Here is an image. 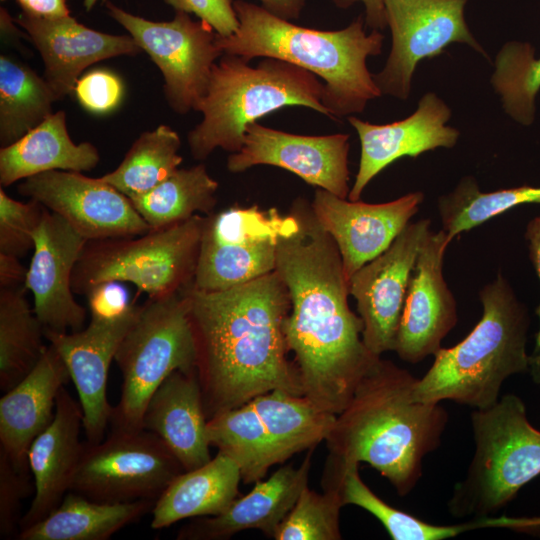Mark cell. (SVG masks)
<instances>
[{
  "mask_svg": "<svg viewBox=\"0 0 540 540\" xmlns=\"http://www.w3.org/2000/svg\"><path fill=\"white\" fill-rule=\"evenodd\" d=\"M290 211L297 223L279 237L275 266L290 298L284 335L302 395L337 415L381 356L363 342V322L349 307L348 280L335 241L311 203L298 198Z\"/></svg>",
  "mask_w": 540,
  "mask_h": 540,
  "instance_id": "6da1fadb",
  "label": "cell"
},
{
  "mask_svg": "<svg viewBox=\"0 0 540 540\" xmlns=\"http://www.w3.org/2000/svg\"><path fill=\"white\" fill-rule=\"evenodd\" d=\"M188 294L208 419L272 390L302 395L283 330L289 293L276 270L219 291L192 283Z\"/></svg>",
  "mask_w": 540,
  "mask_h": 540,
  "instance_id": "7a4b0ae2",
  "label": "cell"
},
{
  "mask_svg": "<svg viewBox=\"0 0 540 540\" xmlns=\"http://www.w3.org/2000/svg\"><path fill=\"white\" fill-rule=\"evenodd\" d=\"M418 378L381 357L336 415L325 442L327 462L369 464L399 496L408 495L423 473V460L436 450L448 423L440 403L413 396Z\"/></svg>",
  "mask_w": 540,
  "mask_h": 540,
  "instance_id": "3957f363",
  "label": "cell"
},
{
  "mask_svg": "<svg viewBox=\"0 0 540 540\" xmlns=\"http://www.w3.org/2000/svg\"><path fill=\"white\" fill-rule=\"evenodd\" d=\"M233 5L239 28L228 37L217 34L222 51L248 62L277 58L313 73L324 83L322 102L329 118L361 113L382 95L367 58L381 54L384 36L380 30L367 34L362 16L343 29L324 31L295 25L243 0Z\"/></svg>",
  "mask_w": 540,
  "mask_h": 540,
  "instance_id": "277c9868",
  "label": "cell"
},
{
  "mask_svg": "<svg viewBox=\"0 0 540 540\" xmlns=\"http://www.w3.org/2000/svg\"><path fill=\"white\" fill-rule=\"evenodd\" d=\"M479 299L481 319L462 341L436 352L431 367L414 386L416 400H451L485 409L499 400L507 378L529 372L530 317L525 305L501 273L480 290Z\"/></svg>",
  "mask_w": 540,
  "mask_h": 540,
  "instance_id": "5b68a950",
  "label": "cell"
},
{
  "mask_svg": "<svg viewBox=\"0 0 540 540\" xmlns=\"http://www.w3.org/2000/svg\"><path fill=\"white\" fill-rule=\"evenodd\" d=\"M324 83L289 62L263 57L256 66L223 54L213 65L207 91L195 107L202 120L187 134L190 153L205 160L217 148L240 151L246 127L287 106H303L329 117Z\"/></svg>",
  "mask_w": 540,
  "mask_h": 540,
  "instance_id": "8992f818",
  "label": "cell"
},
{
  "mask_svg": "<svg viewBox=\"0 0 540 540\" xmlns=\"http://www.w3.org/2000/svg\"><path fill=\"white\" fill-rule=\"evenodd\" d=\"M475 453L466 476L447 502L456 518L494 516L540 474V431L529 422L523 401L506 394L471 415Z\"/></svg>",
  "mask_w": 540,
  "mask_h": 540,
  "instance_id": "52a82bcc",
  "label": "cell"
},
{
  "mask_svg": "<svg viewBox=\"0 0 540 540\" xmlns=\"http://www.w3.org/2000/svg\"><path fill=\"white\" fill-rule=\"evenodd\" d=\"M205 216L135 236L89 240L72 274L74 294L85 296L106 282H128L149 298L193 283Z\"/></svg>",
  "mask_w": 540,
  "mask_h": 540,
  "instance_id": "ba28073f",
  "label": "cell"
},
{
  "mask_svg": "<svg viewBox=\"0 0 540 540\" xmlns=\"http://www.w3.org/2000/svg\"><path fill=\"white\" fill-rule=\"evenodd\" d=\"M114 360L122 374V389L109 424L140 429L147 404L165 378L176 370H196L188 286L163 297H148Z\"/></svg>",
  "mask_w": 540,
  "mask_h": 540,
  "instance_id": "9c48e42d",
  "label": "cell"
},
{
  "mask_svg": "<svg viewBox=\"0 0 540 540\" xmlns=\"http://www.w3.org/2000/svg\"><path fill=\"white\" fill-rule=\"evenodd\" d=\"M183 471L154 433L111 428L106 439L84 442L69 491L103 503L156 501Z\"/></svg>",
  "mask_w": 540,
  "mask_h": 540,
  "instance_id": "30bf717a",
  "label": "cell"
},
{
  "mask_svg": "<svg viewBox=\"0 0 540 540\" xmlns=\"http://www.w3.org/2000/svg\"><path fill=\"white\" fill-rule=\"evenodd\" d=\"M297 223L293 212L231 206L205 216L193 287L229 289L275 270L279 237Z\"/></svg>",
  "mask_w": 540,
  "mask_h": 540,
  "instance_id": "8fae6325",
  "label": "cell"
},
{
  "mask_svg": "<svg viewBox=\"0 0 540 540\" xmlns=\"http://www.w3.org/2000/svg\"><path fill=\"white\" fill-rule=\"evenodd\" d=\"M106 9L161 71L171 110L179 115L195 110L207 91L213 65L224 54L213 28L181 11L169 21H152L110 1Z\"/></svg>",
  "mask_w": 540,
  "mask_h": 540,
  "instance_id": "7c38bea8",
  "label": "cell"
},
{
  "mask_svg": "<svg viewBox=\"0 0 540 540\" xmlns=\"http://www.w3.org/2000/svg\"><path fill=\"white\" fill-rule=\"evenodd\" d=\"M469 0H384L392 46L383 69L373 74L382 95L407 100L417 64L452 43L488 57L465 21Z\"/></svg>",
  "mask_w": 540,
  "mask_h": 540,
  "instance_id": "4fadbf2b",
  "label": "cell"
},
{
  "mask_svg": "<svg viewBox=\"0 0 540 540\" xmlns=\"http://www.w3.org/2000/svg\"><path fill=\"white\" fill-rule=\"evenodd\" d=\"M430 231L429 219L410 222L383 253L348 279L363 322V342L376 356L394 351L411 273Z\"/></svg>",
  "mask_w": 540,
  "mask_h": 540,
  "instance_id": "5bb4252c",
  "label": "cell"
},
{
  "mask_svg": "<svg viewBox=\"0 0 540 540\" xmlns=\"http://www.w3.org/2000/svg\"><path fill=\"white\" fill-rule=\"evenodd\" d=\"M17 190L60 215L88 241L151 230L131 200L101 177L52 170L22 180Z\"/></svg>",
  "mask_w": 540,
  "mask_h": 540,
  "instance_id": "9a60e30c",
  "label": "cell"
},
{
  "mask_svg": "<svg viewBox=\"0 0 540 540\" xmlns=\"http://www.w3.org/2000/svg\"><path fill=\"white\" fill-rule=\"evenodd\" d=\"M350 136L297 135L254 122L246 127L240 151L230 153L227 169L241 173L257 165L283 168L307 184L348 198Z\"/></svg>",
  "mask_w": 540,
  "mask_h": 540,
  "instance_id": "2e32d148",
  "label": "cell"
},
{
  "mask_svg": "<svg viewBox=\"0 0 540 540\" xmlns=\"http://www.w3.org/2000/svg\"><path fill=\"white\" fill-rule=\"evenodd\" d=\"M139 306L131 303L124 312L113 317L91 316L88 326L76 332L44 329V338L62 357L76 387L83 412V429L90 443L104 439L113 411L106 395L110 364Z\"/></svg>",
  "mask_w": 540,
  "mask_h": 540,
  "instance_id": "e0dca14e",
  "label": "cell"
},
{
  "mask_svg": "<svg viewBox=\"0 0 540 540\" xmlns=\"http://www.w3.org/2000/svg\"><path fill=\"white\" fill-rule=\"evenodd\" d=\"M452 240L444 230L430 231L413 267L394 352L408 363L434 356L458 320L456 299L443 275Z\"/></svg>",
  "mask_w": 540,
  "mask_h": 540,
  "instance_id": "ac0fdd59",
  "label": "cell"
},
{
  "mask_svg": "<svg viewBox=\"0 0 540 540\" xmlns=\"http://www.w3.org/2000/svg\"><path fill=\"white\" fill-rule=\"evenodd\" d=\"M87 239L64 218L45 208L34 233V249L25 287L33 295L34 312L45 330L76 332L86 309L74 298L72 274Z\"/></svg>",
  "mask_w": 540,
  "mask_h": 540,
  "instance_id": "d6986e66",
  "label": "cell"
},
{
  "mask_svg": "<svg viewBox=\"0 0 540 540\" xmlns=\"http://www.w3.org/2000/svg\"><path fill=\"white\" fill-rule=\"evenodd\" d=\"M424 194L408 193L386 203L351 201L317 188L313 213L339 250L347 280L383 253L418 212Z\"/></svg>",
  "mask_w": 540,
  "mask_h": 540,
  "instance_id": "ffe728a7",
  "label": "cell"
},
{
  "mask_svg": "<svg viewBox=\"0 0 540 540\" xmlns=\"http://www.w3.org/2000/svg\"><path fill=\"white\" fill-rule=\"evenodd\" d=\"M450 117L448 105L433 92L421 97L414 113L396 122L373 124L355 116L347 117L361 145L359 168L349 200H359L369 182L394 161L454 147L460 132L446 125Z\"/></svg>",
  "mask_w": 540,
  "mask_h": 540,
  "instance_id": "44dd1931",
  "label": "cell"
},
{
  "mask_svg": "<svg viewBox=\"0 0 540 540\" xmlns=\"http://www.w3.org/2000/svg\"><path fill=\"white\" fill-rule=\"evenodd\" d=\"M39 52L44 78L57 100L74 92L81 73L89 66L142 50L131 35L94 30L72 16L43 18L21 11L15 19Z\"/></svg>",
  "mask_w": 540,
  "mask_h": 540,
  "instance_id": "7402d4cb",
  "label": "cell"
},
{
  "mask_svg": "<svg viewBox=\"0 0 540 540\" xmlns=\"http://www.w3.org/2000/svg\"><path fill=\"white\" fill-rule=\"evenodd\" d=\"M81 427V404L62 387L57 395L52 422L33 440L28 451L35 495L20 519L19 531L44 519L69 491L84 446L79 439Z\"/></svg>",
  "mask_w": 540,
  "mask_h": 540,
  "instance_id": "603a6c76",
  "label": "cell"
},
{
  "mask_svg": "<svg viewBox=\"0 0 540 540\" xmlns=\"http://www.w3.org/2000/svg\"><path fill=\"white\" fill-rule=\"evenodd\" d=\"M71 380L56 348L49 344L35 367L0 399V449L21 472H31L28 451L52 422L59 391Z\"/></svg>",
  "mask_w": 540,
  "mask_h": 540,
  "instance_id": "cb8c5ba5",
  "label": "cell"
},
{
  "mask_svg": "<svg viewBox=\"0 0 540 540\" xmlns=\"http://www.w3.org/2000/svg\"><path fill=\"white\" fill-rule=\"evenodd\" d=\"M313 449L298 467L282 466L267 480L255 482L249 493L238 496L222 513L191 521L178 532L177 539L222 540L248 529L260 530L273 538L308 486Z\"/></svg>",
  "mask_w": 540,
  "mask_h": 540,
  "instance_id": "d4e9b609",
  "label": "cell"
},
{
  "mask_svg": "<svg viewBox=\"0 0 540 540\" xmlns=\"http://www.w3.org/2000/svg\"><path fill=\"white\" fill-rule=\"evenodd\" d=\"M207 421L197 371L176 370L151 396L142 428L157 435L174 454L184 471L208 463L212 457Z\"/></svg>",
  "mask_w": 540,
  "mask_h": 540,
  "instance_id": "484cf974",
  "label": "cell"
},
{
  "mask_svg": "<svg viewBox=\"0 0 540 540\" xmlns=\"http://www.w3.org/2000/svg\"><path fill=\"white\" fill-rule=\"evenodd\" d=\"M100 161L98 149L90 142L76 144L69 135L66 114L53 112L19 140L0 149V184L17 181L52 170L90 171Z\"/></svg>",
  "mask_w": 540,
  "mask_h": 540,
  "instance_id": "4316f807",
  "label": "cell"
},
{
  "mask_svg": "<svg viewBox=\"0 0 540 540\" xmlns=\"http://www.w3.org/2000/svg\"><path fill=\"white\" fill-rule=\"evenodd\" d=\"M241 480L236 461L218 451L208 463L171 481L152 508L151 527L162 529L186 518L222 513L239 496Z\"/></svg>",
  "mask_w": 540,
  "mask_h": 540,
  "instance_id": "83f0119b",
  "label": "cell"
},
{
  "mask_svg": "<svg viewBox=\"0 0 540 540\" xmlns=\"http://www.w3.org/2000/svg\"><path fill=\"white\" fill-rule=\"evenodd\" d=\"M156 501L124 503L93 501L68 491L49 515L20 530L19 540H107L152 511Z\"/></svg>",
  "mask_w": 540,
  "mask_h": 540,
  "instance_id": "f1b7e54d",
  "label": "cell"
},
{
  "mask_svg": "<svg viewBox=\"0 0 540 540\" xmlns=\"http://www.w3.org/2000/svg\"><path fill=\"white\" fill-rule=\"evenodd\" d=\"M58 101L44 77L26 63L0 56V144H13L53 113Z\"/></svg>",
  "mask_w": 540,
  "mask_h": 540,
  "instance_id": "f546056e",
  "label": "cell"
},
{
  "mask_svg": "<svg viewBox=\"0 0 540 540\" xmlns=\"http://www.w3.org/2000/svg\"><path fill=\"white\" fill-rule=\"evenodd\" d=\"M25 285L0 288V389L17 385L46 349L44 327L26 299Z\"/></svg>",
  "mask_w": 540,
  "mask_h": 540,
  "instance_id": "4dcf8cb0",
  "label": "cell"
},
{
  "mask_svg": "<svg viewBox=\"0 0 540 540\" xmlns=\"http://www.w3.org/2000/svg\"><path fill=\"white\" fill-rule=\"evenodd\" d=\"M218 186L201 163L177 169L149 192L130 200L151 229H160L186 221L197 213H213Z\"/></svg>",
  "mask_w": 540,
  "mask_h": 540,
  "instance_id": "1f68e13d",
  "label": "cell"
},
{
  "mask_svg": "<svg viewBox=\"0 0 540 540\" xmlns=\"http://www.w3.org/2000/svg\"><path fill=\"white\" fill-rule=\"evenodd\" d=\"M180 147L178 133L167 125H159L143 132L118 167L101 179L129 199L143 195L179 169L183 162L178 154Z\"/></svg>",
  "mask_w": 540,
  "mask_h": 540,
  "instance_id": "d6a6232c",
  "label": "cell"
},
{
  "mask_svg": "<svg viewBox=\"0 0 540 540\" xmlns=\"http://www.w3.org/2000/svg\"><path fill=\"white\" fill-rule=\"evenodd\" d=\"M540 204V187L519 186L483 192L475 178L464 177L455 189L437 201L442 230L453 240L514 207Z\"/></svg>",
  "mask_w": 540,
  "mask_h": 540,
  "instance_id": "836d02e7",
  "label": "cell"
},
{
  "mask_svg": "<svg viewBox=\"0 0 540 540\" xmlns=\"http://www.w3.org/2000/svg\"><path fill=\"white\" fill-rule=\"evenodd\" d=\"M491 84L503 109L514 121L530 126L535 119L540 91V57L530 43H505L495 58Z\"/></svg>",
  "mask_w": 540,
  "mask_h": 540,
  "instance_id": "e575fe53",
  "label": "cell"
},
{
  "mask_svg": "<svg viewBox=\"0 0 540 540\" xmlns=\"http://www.w3.org/2000/svg\"><path fill=\"white\" fill-rule=\"evenodd\" d=\"M336 490L317 493L307 486L275 531L276 540H340V511Z\"/></svg>",
  "mask_w": 540,
  "mask_h": 540,
  "instance_id": "d590c367",
  "label": "cell"
},
{
  "mask_svg": "<svg viewBox=\"0 0 540 540\" xmlns=\"http://www.w3.org/2000/svg\"><path fill=\"white\" fill-rule=\"evenodd\" d=\"M45 207L30 199L21 202L0 189V254L18 258L34 249V233Z\"/></svg>",
  "mask_w": 540,
  "mask_h": 540,
  "instance_id": "8d00e7d4",
  "label": "cell"
},
{
  "mask_svg": "<svg viewBox=\"0 0 540 540\" xmlns=\"http://www.w3.org/2000/svg\"><path fill=\"white\" fill-rule=\"evenodd\" d=\"M29 473L18 471L0 449V536L10 538L19 529V509L31 491Z\"/></svg>",
  "mask_w": 540,
  "mask_h": 540,
  "instance_id": "74e56055",
  "label": "cell"
},
{
  "mask_svg": "<svg viewBox=\"0 0 540 540\" xmlns=\"http://www.w3.org/2000/svg\"><path fill=\"white\" fill-rule=\"evenodd\" d=\"M74 92L84 109L104 114L115 109L120 103L123 96V83L113 72L97 69L80 77Z\"/></svg>",
  "mask_w": 540,
  "mask_h": 540,
  "instance_id": "f35d334b",
  "label": "cell"
},
{
  "mask_svg": "<svg viewBox=\"0 0 540 540\" xmlns=\"http://www.w3.org/2000/svg\"><path fill=\"white\" fill-rule=\"evenodd\" d=\"M175 11L196 15L221 37L235 34L239 21L232 0H163Z\"/></svg>",
  "mask_w": 540,
  "mask_h": 540,
  "instance_id": "ab89813d",
  "label": "cell"
},
{
  "mask_svg": "<svg viewBox=\"0 0 540 540\" xmlns=\"http://www.w3.org/2000/svg\"><path fill=\"white\" fill-rule=\"evenodd\" d=\"M85 297L88 300L91 316L113 317L124 312L128 302L126 290L118 282H106L91 289Z\"/></svg>",
  "mask_w": 540,
  "mask_h": 540,
  "instance_id": "60d3db41",
  "label": "cell"
},
{
  "mask_svg": "<svg viewBox=\"0 0 540 540\" xmlns=\"http://www.w3.org/2000/svg\"><path fill=\"white\" fill-rule=\"evenodd\" d=\"M23 12L43 17L59 18L70 15L66 0H16Z\"/></svg>",
  "mask_w": 540,
  "mask_h": 540,
  "instance_id": "b9f144b4",
  "label": "cell"
},
{
  "mask_svg": "<svg viewBox=\"0 0 540 540\" xmlns=\"http://www.w3.org/2000/svg\"><path fill=\"white\" fill-rule=\"evenodd\" d=\"M339 7L346 8L361 2L365 8V24L371 30H383L387 27L384 0H333Z\"/></svg>",
  "mask_w": 540,
  "mask_h": 540,
  "instance_id": "7bdbcfd3",
  "label": "cell"
},
{
  "mask_svg": "<svg viewBox=\"0 0 540 540\" xmlns=\"http://www.w3.org/2000/svg\"><path fill=\"white\" fill-rule=\"evenodd\" d=\"M27 270L18 257L0 254V288L25 285Z\"/></svg>",
  "mask_w": 540,
  "mask_h": 540,
  "instance_id": "ee69618b",
  "label": "cell"
},
{
  "mask_svg": "<svg viewBox=\"0 0 540 540\" xmlns=\"http://www.w3.org/2000/svg\"><path fill=\"white\" fill-rule=\"evenodd\" d=\"M525 238L528 242L531 260L540 280V215L535 217L528 223L526 227ZM537 313L540 320V305L538 307ZM533 354H540V327L537 334L536 347Z\"/></svg>",
  "mask_w": 540,
  "mask_h": 540,
  "instance_id": "f6af8a7d",
  "label": "cell"
},
{
  "mask_svg": "<svg viewBox=\"0 0 540 540\" xmlns=\"http://www.w3.org/2000/svg\"><path fill=\"white\" fill-rule=\"evenodd\" d=\"M262 7L285 20L297 19L307 0H259Z\"/></svg>",
  "mask_w": 540,
  "mask_h": 540,
  "instance_id": "bcb514c9",
  "label": "cell"
},
{
  "mask_svg": "<svg viewBox=\"0 0 540 540\" xmlns=\"http://www.w3.org/2000/svg\"><path fill=\"white\" fill-rule=\"evenodd\" d=\"M0 24H1V37L5 43H12L19 45L20 35H25L16 26L15 19L8 14L7 10L1 8L0 12Z\"/></svg>",
  "mask_w": 540,
  "mask_h": 540,
  "instance_id": "7dc6e473",
  "label": "cell"
},
{
  "mask_svg": "<svg viewBox=\"0 0 540 540\" xmlns=\"http://www.w3.org/2000/svg\"><path fill=\"white\" fill-rule=\"evenodd\" d=\"M529 372L535 383L540 384V354L530 355Z\"/></svg>",
  "mask_w": 540,
  "mask_h": 540,
  "instance_id": "c3c4849f",
  "label": "cell"
},
{
  "mask_svg": "<svg viewBox=\"0 0 540 540\" xmlns=\"http://www.w3.org/2000/svg\"><path fill=\"white\" fill-rule=\"evenodd\" d=\"M98 2L106 3L107 0H83V7L88 12L92 10Z\"/></svg>",
  "mask_w": 540,
  "mask_h": 540,
  "instance_id": "681fc988",
  "label": "cell"
}]
</instances>
